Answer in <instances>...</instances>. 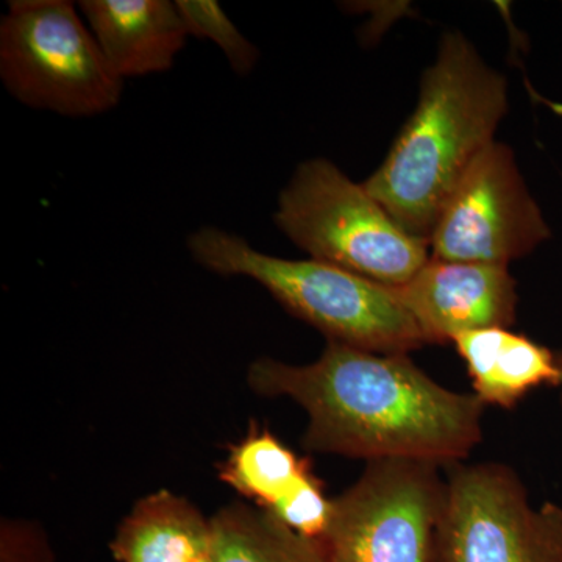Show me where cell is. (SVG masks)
I'll return each mask as SVG.
<instances>
[{
	"mask_svg": "<svg viewBox=\"0 0 562 562\" xmlns=\"http://www.w3.org/2000/svg\"><path fill=\"white\" fill-rule=\"evenodd\" d=\"M247 380L266 397H290L308 414L303 446L360 460L457 465L483 439L484 403L436 383L408 355L328 341L319 360L251 362Z\"/></svg>",
	"mask_w": 562,
	"mask_h": 562,
	"instance_id": "6da1fadb",
	"label": "cell"
},
{
	"mask_svg": "<svg viewBox=\"0 0 562 562\" xmlns=\"http://www.w3.org/2000/svg\"><path fill=\"white\" fill-rule=\"evenodd\" d=\"M508 81L461 32L443 33L419 101L386 160L364 181L406 232L428 241L439 213L508 113Z\"/></svg>",
	"mask_w": 562,
	"mask_h": 562,
	"instance_id": "7a4b0ae2",
	"label": "cell"
},
{
	"mask_svg": "<svg viewBox=\"0 0 562 562\" xmlns=\"http://www.w3.org/2000/svg\"><path fill=\"white\" fill-rule=\"evenodd\" d=\"M187 246L206 271L260 283L328 341L383 355H408L428 346L394 288L313 258L284 260L262 254L241 236L217 227L192 232Z\"/></svg>",
	"mask_w": 562,
	"mask_h": 562,
	"instance_id": "3957f363",
	"label": "cell"
},
{
	"mask_svg": "<svg viewBox=\"0 0 562 562\" xmlns=\"http://www.w3.org/2000/svg\"><path fill=\"white\" fill-rule=\"evenodd\" d=\"M273 222L313 260L384 286L408 283L430 260V246L327 158L297 166L281 190Z\"/></svg>",
	"mask_w": 562,
	"mask_h": 562,
	"instance_id": "277c9868",
	"label": "cell"
},
{
	"mask_svg": "<svg viewBox=\"0 0 562 562\" xmlns=\"http://www.w3.org/2000/svg\"><path fill=\"white\" fill-rule=\"evenodd\" d=\"M79 7L68 0H13L0 22V77L31 109L91 117L120 105L114 72Z\"/></svg>",
	"mask_w": 562,
	"mask_h": 562,
	"instance_id": "5b68a950",
	"label": "cell"
},
{
	"mask_svg": "<svg viewBox=\"0 0 562 562\" xmlns=\"http://www.w3.org/2000/svg\"><path fill=\"white\" fill-rule=\"evenodd\" d=\"M431 562H562V506H532L508 465H453Z\"/></svg>",
	"mask_w": 562,
	"mask_h": 562,
	"instance_id": "8992f818",
	"label": "cell"
},
{
	"mask_svg": "<svg viewBox=\"0 0 562 562\" xmlns=\"http://www.w3.org/2000/svg\"><path fill=\"white\" fill-rule=\"evenodd\" d=\"M439 465L413 460L368 462L349 490L333 498L319 542L330 562H431L447 483Z\"/></svg>",
	"mask_w": 562,
	"mask_h": 562,
	"instance_id": "52a82bcc",
	"label": "cell"
},
{
	"mask_svg": "<svg viewBox=\"0 0 562 562\" xmlns=\"http://www.w3.org/2000/svg\"><path fill=\"white\" fill-rule=\"evenodd\" d=\"M550 235L513 150L494 140L454 188L428 246L438 260L508 266Z\"/></svg>",
	"mask_w": 562,
	"mask_h": 562,
	"instance_id": "ba28073f",
	"label": "cell"
},
{
	"mask_svg": "<svg viewBox=\"0 0 562 562\" xmlns=\"http://www.w3.org/2000/svg\"><path fill=\"white\" fill-rule=\"evenodd\" d=\"M394 291L428 344H452L464 333L509 328L516 322L519 297L508 266L430 257L408 283Z\"/></svg>",
	"mask_w": 562,
	"mask_h": 562,
	"instance_id": "9c48e42d",
	"label": "cell"
},
{
	"mask_svg": "<svg viewBox=\"0 0 562 562\" xmlns=\"http://www.w3.org/2000/svg\"><path fill=\"white\" fill-rule=\"evenodd\" d=\"M79 10L122 80L171 69L190 36L169 0H83Z\"/></svg>",
	"mask_w": 562,
	"mask_h": 562,
	"instance_id": "30bf717a",
	"label": "cell"
},
{
	"mask_svg": "<svg viewBox=\"0 0 562 562\" xmlns=\"http://www.w3.org/2000/svg\"><path fill=\"white\" fill-rule=\"evenodd\" d=\"M465 362L473 394L484 405L513 409L543 384H560L557 355L509 328L464 333L452 342Z\"/></svg>",
	"mask_w": 562,
	"mask_h": 562,
	"instance_id": "8fae6325",
	"label": "cell"
},
{
	"mask_svg": "<svg viewBox=\"0 0 562 562\" xmlns=\"http://www.w3.org/2000/svg\"><path fill=\"white\" fill-rule=\"evenodd\" d=\"M211 542V519L187 498L158 491L133 506L110 549L117 562H198Z\"/></svg>",
	"mask_w": 562,
	"mask_h": 562,
	"instance_id": "7c38bea8",
	"label": "cell"
},
{
	"mask_svg": "<svg viewBox=\"0 0 562 562\" xmlns=\"http://www.w3.org/2000/svg\"><path fill=\"white\" fill-rule=\"evenodd\" d=\"M214 562H330L319 542L303 538L260 508L231 505L211 517Z\"/></svg>",
	"mask_w": 562,
	"mask_h": 562,
	"instance_id": "4fadbf2b",
	"label": "cell"
},
{
	"mask_svg": "<svg viewBox=\"0 0 562 562\" xmlns=\"http://www.w3.org/2000/svg\"><path fill=\"white\" fill-rule=\"evenodd\" d=\"M308 471V460L299 458L269 428L251 424L246 438L233 443L220 465V479L269 512Z\"/></svg>",
	"mask_w": 562,
	"mask_h": 562,
	"instance_id": "5bb4252c",
	"label": "cell"
},
{
	"mask_svg": "<svg viewBox=\"0 0 562 562\" xmlns=\"http://www.w3.org/2000/svg\"><path fill=\"white\" fill-rule=\"evenodd\" d=\"M177 7L190 36L213 41L238 76H247L255 69L260 52L239 32L220 3L213 0H179Z\"/></svg>",
	"mask_w": 562,
	"mask_h": 562,
	"instance_id": "9a60e30c",
	"label": "cell"
},
{
	"mask_svg": "<svg viewBox=\"0 0 562 562\" xmlns=\"http://www.w3.org/2000/svg\"><path fill=\"white\" fill-rule=\"evenodd\" d=\"M266 513L303 538L321 542L330 525L333 501L325 495L324 483L312 469Z\"/></svg>",
	"mask_w": 562,
	"mask_h": 562,
	"instance_id": "2e32d148",
	"label": "cell"
},
{
	"mask_svg": "<svg viewBox=\"0 0 562 562\" xmlns=\"http://www.w3.org/2000/svg\"><path fill=\"white\" fill-rule=\"evenodd\" d=\"M46 547L25 532H3L2 562H47Z\"/></svg>",
	"mask_w": 562,
	"mask_h": 562,
	"instance_id": "e0dca14e",
	"label": "cell"
},
{
	"mask_svg": "<svg viewBox=\"0 0 562 562\" xmlns=\"http://www.w3.org/2000/svg\"><path fill=\"white\" fill-rule=\"evenodd\" d=\"M558 371H560V384L558 386L562 390V350L557 353Z\"/></svg>",
	"mask_w": 562,
	"mask_h": 562,
	"instance_id": "ac0fdd59",
	"label": "cell"
},
{
	"mask_svg": "<svg viewBox=\"0 0 562 562\" xmlns=\"http://www.w3.org/2000/svg\"><path fill=\"white\" fill-rule=\"evenodd\" d=\"M198 562H214L213 552L205 554V557H203L202 560H199Z\"/></svg>",
	"mask_w": 562,
	"mask_h": 562,
	"instance_id": "d6986e66",
	"label": "cell"
}]
</instances>
